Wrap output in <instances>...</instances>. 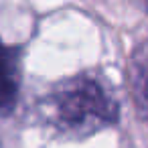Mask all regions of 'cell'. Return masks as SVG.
Masks as SVG:
<instances>
[{
  "label": "cell",
  "mask_w": 148,
  "mask_h": 148,
  "mask_svg": "<svg viewBox=\"0 0 148 148\" xmlns=\"http://www.w3.org/2000/svg\"><path fill=\"white\" fill-rule=\"evenodd\" d=\"M41 118L57 134L87 138L118 124L120 103L101 77L79 73L53 85L41 101Z\"/></svg>",
  "instance_id": "6da1fadb"
},
{
  "label": "cell",
  "mask_w": 148,
  "mask_h": 148,
  "mask_svg": "<svg viewBox=\"0 0 148 148\" xmlns=\"http://www.w3.org/2000/svg\"><path fill=\"white\" fill-rule=\"evenodd\" d=\"M130 93L144 120H148V47L136 51L130 63Z\"/></svg>",
  "instance_id": "3957f363"
},
{
  "label": "cell",
  "mask_w": 148,
  "mask_h": 148,
  "mask_svg": "<svg viewBox=\"0 0 148 148\" xmlns=\"http://www.w3.org/2000/svg\"><path fill=\"white\" fill-rule=\"evenodd\" d=\"M142 4H144V8L148 10V0H142Z\"/></svg>",
  "instance_id": "277c9868"
},
{
  "label": "cell",
  "mask_w": 148,
  "mask_h": 148,
  "mask_svg": "<svg viewBox=\"0 0 148 148\" xmlns=\"http://www.w3.org/2000/svg\"><path fill=\"white\" fill-rule=\"evenodd\" d=\"M23 83V55L14 45H6L0 39V118L8 116L21 95Z\"/></svg>",
  "instance_id": "7a4b0ae2"
}]
</instances>
